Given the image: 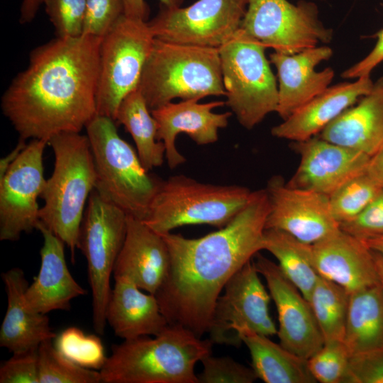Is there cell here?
I'll return each mask as SVG.
<instances>
[{"mask_svg":"<svg viewBox=\"0 0 383 383\" xmlns=\"http://www.w3.org/2000/svg\"><path fill=\"white\" fill-rule=\"evenodd\" d=\"M370 74L328 87L271 130L273 136L302 141L318 135L330 123L372 89Z\"/></svg>","mask_w":383,"mask_h":383,"instance_id":"603a6c76","label":"cell"},{"mask_svg":"<svg viewBox=\"0 0 383 383\" xmlns=\"http://www.w3.org/2000/svg\"><path fill=\"white\" fill-rule=\"evenodd\" d=\"M48 144L55 162L40 196V222L65 243L74 262L85 204L96 186L93 155L87 135L80 133H60Z\"/></svg>","mask_w":383,"mask_h":383,"instance_id":"277c9868","label":"cell"},{"mask_svg":"<svg viewBox=\"0 0 383 383\" xmlns=\"http://www.w3.org/2000/svg\"><path fill=\"white\" fill-rule=\"evenodd\" d=\"M82 221L78 249L87 262L92 296V322L95 332L104 334L106 308L111 288V275L126 234L127 214L94 189Z\"/></svg>","mask_w":383,"mask_h":383,"instance_id":"9c48e42d","label":"cell"},{"mask_svg":"<svg viewBox=\"0 0 383 383\" xmlns=\"http://www.w3.org/2000/svg\"><path fill=\"white\" fill-rule=\"evenodd\" d=\"M319 276L349 294L379 284L373 251L360 239L340 229L312 245Z\"/></svg>","mask_w":383,"mask_h":383,"instance_id":"ffe728a7","label":"cell"},{"mask_svg":"<svg viewBox=\"0 0 383 383\" xmlns=\"http://www.w3.org/2000/svg\"><path fill=\"white\" fill-rule=\"evenodd\" d=\"M369 157L383 147V77L372 90L330 123L318 135Z\"/></svg>","mask_w":383,"mask_h":383,"instance_id":"484cf974","label":"cell"},{"mask_svg":"<svg viewBox=\"0 0 383 383\" xmlns=\"http://www.w3.org/2000/svg\"><path fill=\"white\" fill-rule=\"evenodd\" d=\"M350 294L340 285L319 276L308 299L324 343L343 341Z\"/></svg>","mask_w":383,"mask_h":383,"instance_id":"4dcf8cb0","label":"cell"},{"mask_svg":"<svg viewBox=\"0 0 383 383\" xmlns=\"http://www.w3.org/2000/svg\"><path fill=\"white\" fill-rule=\"evenodd\" d=\"M38 354L39 383H101L99 370L70 360L56 349L53 340L43 342Z\"/></svg>","mask_w":383,"mask_h":383,"instance_id":"d6a6232c","label":"cell"},{"mask_svg":"<svg viewBox=\"0 0 383 383\" xmlns=\"http://www.w3.org/2000/svg\"><path fill=\"white\" fill-rule=\"evenodd\" d=\"M163 6L179 7L183 0H160ZM124 15L128 18L145 21L149 15V8L145 0H123Z\"/></svg>","mask_w":383,"mask_h":383,"instance_id":"7bdbcfd3","label":"cell"},{"mask_svg":"<svg viewBox=\"0 0 383 383\" xmlns=\"http://www.w3.org/2000/svg\"><path fill=\"white\" fill-rule=\"evenodd\" d=\"M45 0H22L20 8L19 21L21 23L31 22L35 17Z\"/></svg>","mask_w":383,"mask_h":383,"instance_id":"f6af8a7d","label":"cell"},{"mask_svg":"<svg viewBox=\"0 0 383 383\" xmlns=\"http://www.w3.org/2000/svg\"><path fill=\"white\" fill-rule=\"evenodd\" d=\"M102 38H56L35 48L3 94L1 108L19 139L80 131L97 114Z\"/></svg>","mask_w":383,"mask_h":383,"instance_id":"7a4b0ae2","label":"cell"},{"mask_svg":"<svg viewBox=\"0 0 383 383\" xmlns=\"http://www.w3.org/2000/svg\"><path fill=\"white\" fill-rule=\"evenodd\" d=\"M87 0H45V11L57 37L75 38L82 35Z\"/></svg>","mask_w":383,"mask_h":383,"instance_id":"d590c367","label":"cell"},{"mask_svg":"<svg viewBox=\"0 0 383 383\" xmlns=\"http://www.w3.org/2000/svg\"><path fill=\"white\" fill-rule=\"evenodd\" d=\"M343 383H383V347L352 355Z\"/></svg>","mask_w":383,"mask_h":383,"instance_id":"f35d334b","label":"cell"},{"mask_svg":"<svg viewBox=\"0 0 383 383\" xmlns=\"http://www.w3.org/2000/svg\"><path fill=\"white\" fill-rule=\"evenodd\" d=\"M46 140L33 139L0 180V240H18L36 229L44 190L43 153Z\"/></svg>","mask_w":383,"mask_h":383,"instance_id":"5bb4252c","label":"cell"},{"mask_svg":"<svg viewBox=\"0 0 383 383\" xmlns=\"http://www.w3.org/2000/svg\"><path fill=\"white\" fill-rule=\"evenodd\" d=\"M138 89L150 111L175 98L226 96L218 48L155 38Z\"/></svg>","mask_w":383,"mask_h":383,"instance_id":"5b68a950","label":"cell"},{"mask_svg":"<svg viewBox=\"0 0 383 383\" xmlns=\"http://www.w3.org/2000/svg\"><path fill=\"white\" fill-rule=\"evenodd\" d=\"M235 333L248 348L252 368L266 383H316L307 360L252 329L238 327Z\"/></svg>","mask_w":383,"mask_h":383,"instance_id":"4316f807","label":"cell"},{"mask_svg":"<svg viewBox=\"0 0 383 383\" xmlns=\"http://www.w3.org/2000/svg\"><path fill=\"white\" fill-rule=\"evenodd\" d=\"M115 121L123 125L131 134L140 160L148 171L163 164L165 147L157 140V122L138 89L122 100Z\"/></svg>","mask_w":383,"mask_h":383,"instance_id":"f1b7e54d","label":"cell"},{"mask_svg":"<svg viewBox=\"0 0 383 383\" xmlns=\"http://www.w3.org/2000/svg\"><path fill=\"white\" fill-rule=\"evenodd\" d=\"M382 189L367 171L350 179L329 196L334 218L339 225L353 219Z\"/></svg>","mask_w":383,"mask_h":383,"instance_id":"1f68e13d","label":"cell"},{"mask_svg":"<svg viewBox=\"0 0 383 383\" xmlns=\"http://www.w3.org/2000/svg\"><path fill=\"white\" fill-rule=\"evenodd\" d=\"M332 55V49L326 45L293 55L275 51L270 55V62L277 69L279 81L276 112L283 120L329 87L334 70L326 67L317 72L315 67Z\"/></svg>","mask_w":383,"mask_h":383,"instance_id":"d6986e66","label":"cell"},{"mask_svg":"<svg viewBox=\"0 0 383 383\" xmlns=\"http://www.w3.org/2000/svg\"><path fill=\"white\" fill-rule=\"evenodd\" d=\"M343 342L350 355L383 347V287L350 294Z\"/></svg>","mask_w":383,"mask_h":383,"instance_id":"83f0119b","label":"cell"},{"mask_svg":"<svg viewBox=\"0 0 383 383\" xmlns=\"http://www.w3.org/2000/svg\"><path fill=\"white\" fill-rule=\"evenodd\" d=\"M270 210L265 189L251 192L247 204L226 226L198 238L160 234L170 254L166 277L155 294L169 325L201 338L227 282L259 251Z\"/></svg>","mask_w":383,"mask_h":383,"instance_id":"6da1fadb","label":"cell"},{"mask_svg":"<svg viewBox=\"0 0 383 383\" xmlns=\"http://www.w3.org/2000/svg\"><path fill=\"white\" fill-rule=\"evenodd\" d=\"M264 250L278 261L287 278L308 301L319 275L313 261L312 245L277 229H265Z\"/></svg>","mask_w":383,"mask_h":383,"instance_id":"f546056e","label":"cell"},{"mask_svg":"<svg viewBox=\"0 0 383 383\" xmlns=\"http://www.w3.org/2000/svg\"><path fill=\"white\" fill-rule=\"evenodd\" d=\"M114 280L106 317L116 336L123 340L156 336L169 326L155 294L144 293L127 277Z\"/></svg>","mask_w":383,"mask_h":383,"instance_id":"d4e9b609","label":"cell"},{"mask_svg":"<svg viewBox=\"0 0 383 383\" xmlns=\"http://www.w3.org/2000/svg\"><path fill=\"white\" fill-rule=\"evenodd\" d=\"M38 348L14 353L4 361L0 367V383H39Z\"/></svg>","mask_w":383,"mask_h":383,"instance_id":"60d3db41","label":"cell"},{"mask_svg":"<svg viewBox=\"0 0 383 383\" xmlns=\"http://www.w3.org/2000/svg\"><path fill=\"white\" fill-rule=\"evenodd\" d=\"M366 171L383 189V147L370 157Z\"/></svg>","mask_w":383,"mask_h":383,"instance_id":"ee69618b","label":"cell"},{"mask_svg":"<svg viewBox=\"0 0 383 383\" xmlns=\"http://www.w3.org/2000/svg\"><path fill=\"white\" fill-rule=\"evenodd\" d=\"M36 230L43 238L40 266L37 277L28 284L25 297L30 308L47 314L68 311L71 301L86 294L70 273L65 259V243L40 221Z\"/></svg>","mask_w":383,"mask_h":383,"instance_id":"44dd1931","label":"cell"},{"mask_svg":"<svg viewBox=\"0 0 383 383\" xmlns=\"http://www.w3.org/2000/svg\"><path fill=\"white\" fill-rule=\"evenodd\" d=\"M372 250L383 255V235L362 240Z\"/></svg>","mask_w":383,"mask_h":383,"instance_id":"7dc6e473","label":"cell"},{"mask_svg":"<svg viewBox=\"0 0 383 383\" xmlns=\"http://www.w3.org/2000/svg\"><path fill=\"white\" fill-rule=\"evenodd\" d=\"M253 258L227 282L218 296L209 330L213 343L239 347L235 333L245 326L267 336L277 335V328L269 311L270 293L262 284Z\"/></svg>","mask_w":383,"mask_h":383,"instance_id":"4fadbf2b","label":"cell"},{"mask_svg":"<svg viewBox=\"0 0 383 383\" xmlns=\"http://www.w3.org/2000/svg\"><path fill=\"white\" fill-rule=\"evenodd\" d=\"M340 229L360 240L383 235V189L355 218L340 224Z\"/></svg>","mask_w":383,"mask_h":383,"instance_id":"ab89813d","label":"cell"},{"mask_svg":"<svg viewBox=\"0 0 383 383\" xmlns=\"http://www.w3.org/2000/svg\"><path fill=\"white\" fill-rule=\"evenodd\" d=\"M266 49L240 29L218 48L226 104L248 130L276 112L278 105V87Z\"/></svg>","mask_w":383,"mask_h":383,"instance_id":"ba28073f","label":"cell"},{"mask_svg":"<svg viewBox=\"0 0 383 383\" xmlns=\"http://www.w3.org/2000/svg\"><path fill=\"white\" fill-rule=\"evenodd\" d=\"M351 355L343 341L325 343L307 360L309 370L321 383H343Z\"/></svg>","mask_w":383,"mask_h":383,"instance_id":"e575fe53","label":"cell"},{"mask_svg":"<svg viewBox=\"0 0 383 383\" xmlns=\"http://www.w3.org/2000/svg\"><path fill=\"white\" fill-rule=\"evenodd\" d=\"M155 38L147 21L125 15L102 37L96 94L98 115L115 121L122 100L138 89Z\"/></svg>","mask_w":383,"mask_h":383,"instance_id":"30bf717a","label":"cell"},{"mask_svg":"<svg viewBox=\"0 0 383 383\" xmlns=\"http://www.w3.org/2000/svg\"><path fill=\"white\" fill-rule=\"evenodd\" d=\"M53 344L65 357L85 368L100 370L107 360L100 338L77 327L62 331L53 339Z\"/></svg>","mask_w":383,"mask_h":383,"instance_id":"836d02e7","label":"cell"},{"mask_svg":"<svg viewBox=\"0 0 383 383\" xmlns=\"http://www.w3.org/2000/svg\"><path fill=\"white\" fill-rule=\"evenodd\" d=\"M248 0H198L184 7L162 6L148 22L155 38L218 48L240 29Z\"/></svg>","mask_w":383,"mask_h":383,"instance_id":"7c38bea8","label":"cell"},{"mask_svg":"<svg viewBox=\"0 0 383 383\" xmlns=\"http://www.w3.org/2000/svg\"><path fill=\"white\" fill-rule=\"evenodd\" d=\"M251 192L243 186L206 184L182 174L172 176L161 181L143 221L159 234L186 225L221 228L243 210Z\"/></svg>","mask_w":383,"mask_h":383,"instance_id":"52a82bcc","label":"cell"},{"mask_svg":"<svg viewBox=\"0 0 383 383\" xmlns=\"http://www.w3.org/2000/svg\"><path fill=\"white\" fill-rule=\"evenodd\" d=\"M96 170V189L128 216L144 221L162 179L142 165L122 139L116 121L96 114L85 127Z\"/></svg>","mask_w":383,"mask_h":383,"instance_id":"8992f818","label":"cell"},{"mask_svg":"<svg viewBox=\"0 0 383 383\" xmlns=\"http://www.w3.org/2000/svg\"><path fill=\"white\" fill-rule=\"evenodd\" d=\"M123 15V0H87L82 35L102 38Z\"/></svg>","mask_w":383,"mask_h":383,"instance_id":"74e56055","label":"cell"},{"mask_svg":"<svg viewBox=\"0 0 383 383\" xmlns=\"http://www.w3.org/2000/svg\"><path fill=\"white\" fill-rule=\"evenodd\" d=\"M170 265V254L162 236L143 221L127 215V229L113 268V277H124L140 289L155 294Z\"/></svg>","mask_w":383,"mask_h":383,"instance_id":"7402d4cb","label":"cell"},{"mask_svg":"<svg viewBox=\"0 0 383 383\" xmlns=\"http://www.w3.org/2000/svg\"><path fill=\"white\" fill-rule=\"evenodd\" d=\"M254 262L259 274L265 279L277 308L279 344L308 360L324 344L309 302L278 265L259 253L255 255Z\"/></svg>","mask_w":383,"mask_h":383,"instance_id":"2e32d148","label":"cell"},{"mask_svg":"<svg viewBox=\"0 0 383 383\" xmlns=\"http://www.w3.org/2000/svg\"><path fill=\"white\" fill-rule=\"evenodd\" d=\"M383 61V30L377 34V41L371 52L363 59L345 70L342 77L345 79L359 78L369 75L372 70Z\"/></svg>","mask_w":383,"mask_h":383,"instance_id":"b9f144b4","label":"cell"},{"mask_svg":"<svg viewBox=\"0 0 383 383\" xmlns=\"http://www.w3.org/2000/svg\"><path fill=\"white\" fill-rule=\"evenodd\" d=\"M213 343L169 325L155 338L114 345L99 370L102 383H199L196 364L211 355Z\"/></svg>","mask_w":383,"mask_h":383,"instance_id":"3957f363","label":"cell"},{"mask_svg":"<svg viewBox=\"0 0 383 383\" xmlns=\"http://www.w3.org/2000/svg\"><path fill=\"white\" fill-rule=\"evenodd\" d=\"M240 29L267 48L287 55L333 38V30L320 20L316 4L304 0L296 4L287 0H248Z\"/></svg>","mask_w":383,"mask_h":383,"instance_id":"8fae6325","label":"cell"},{"mask_svg":"<svg viewBox=\"0 0 383 383\" xmlns=\"http://www.w3.org/2000/svg\"><path fill=\"white\" fill-rule=\"evenodd\" d=\"M7 296L6 311L0 328V346L14 353L36 349L47 340H53L46 314L30 308L25 293L28 286L23 271L13 267L1 273Z\"/></svg>","mask_w":383,"mask_h":383,"instance_id":"cb8c5ba5","label":"cell"},{"mask_svg":"<svg viewBox=\"0 0 383 383\" xmlns=\"http://www.w3.org/2000/svg\"><path fill=\"white\" fill-rule=\"evenodd\" d=\"M25 140H20L14 149L0 160V180L4 177L11 165L16 160L26 146Z\"/></svg>","mask_w":383,"mask_h":383,"instance_id":"bcb514c9","label":"cell"},{"mask_svg":"<svg viewBox=\"0 0 383 383\" xmlns=\"http://www.w3.org/2000/svg\"><path fill=\"white\" fill-rule=\"evenodd\" d=\"M204 369L198 377L199 383H252L257 378L252 368L235 362L228 357H204Z\"/></svg>","mask_w":383,"mask_h":383,"instance_id":"8d00e7d4","label":"cell"},{"mask_svg":"<svg viewBox=\"0 0 383 383\" xmlns=\"http://www.w3.org/2000/svg\"><path fill=\"white\" fill-rule=\"evenodd\" d=\"M299 166L287 184L330 196L340 186L366 171L370 157L320 138L292 142Z\"/></svg>","mask_w":383,"mask_h":383,"instance_id":"e0dca14e","label":"cell"},{"mask_svg":"<svg viewBox=\"0 0 383 383\" xmlns=\"http://www.w3.org/2000/svg\"><path fill=\"white\" fill-rule=\"evenodd\" d=\"M373 253L379 282L383 287V255L374 251Z\"/></svg>","mask_w":383,"mask_h":383,"instance_id":"c3c4849f","label":"cell"},{"mask_svg":"<svg viewBox=\"0 0 383 383\" xmlns=\"http://www.w3.org/2000/svg\"><path fill=\"white\" fill-rule=\"evenodd\" d=\"M225 104L223 101L200 104L199 100L189 99L178 103L171 101L150 111L157 124V140L165 145V158L171 170L186 162L176 148L175 140L179 133L188 135L199 145L218 140V129L227 126L232 112L216 113L212 110Z\"/></svg>","mask_w":383,"mask_h":383,"instance_id":"ac0fdd59","label":"cell"},{"mask_svg":"<svg viewBox=\"0 0 383 383\" xmlns=\"http://www.w3.org/2000/svg\"><path fill=\"white\" fill-rule=\"evenodd\" d=\"M265 189L270 204L265 229L284 231L310 245L340 230L329 196L289 187L280 176L272 177Z\"/></svg>","mask_w":383,"mask_h":383,"instance_id":"9a60e30c","label":"cell"}]
</instances>
